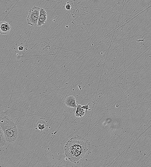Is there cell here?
I'll return each mask as SVG.
<instances>
[{"label": "cell", "instance_id": "1", "mask_svg": "<svg viewBox=\"0 0 151 167\" xmlns=\"http://www.w3.org/2000/svg\"><path fill=\"white\" fill-rule=\"evenodd\" d=\"M88 145L87 140L80 136L72 137L64 146V153L66 158L73 163H78L85 155Z\"/></svg>", "mask_w": 151, "mask_h": 167}, {"label": "cell", "instance_id": "2", "mask_svg": "<svg viewBox=\"0 0 151 167\" xmlns=\"http://www.w3.org/2000/svg\"><path fill=\"white\" fill-rule=\"evenodd\" d=\"M0 127L3 131L5 138L9 143H13L18 136L17 124L8 116L1 118Z\"/></svg>", "mask_w": 151, "mask_h": 167}, {"label": "cell", "instance_id": "3", "mask_svg": "<svg viewBox=\"0 0 151 167\" xmlns=\"http://www.w3.org/2000/svg\"><path fill=\"white\" fill-rule=\"evenodd\" d=\"M41 8L35 6L30 9L27 17L28 25L33 26H37Z\"/></svg>", "mask_w": 151, "mask_h": 167}, {"label": "cell", "instance_id": "4", "mask_svg": "<svg viewBox=\"0 0 151 167\" xmlns=\"http://www.w3.org/2000/svg\"><path fill=\"white\" fill-rule=\"evenodd\" d=\"M11 30V26L10 23L4 21L0 22V32L1 34L7 35L9 34Z\"/></svg>", "mask_w": 151, "mask_h": 167}, {"label": "cell", "instance_id": "5", "mask_svg": "<svg viewBox=\"0 0 151 167\" xmlns=\"http://www.w3.org/2000/svg\"><path fill=\"white\" fill-rule=\"evenodd\" d=\"M47 19V13L44 8H41L37 26L40 27L45 24Z\"/></svg>", "mask_w": 151, "mask_h": 167}, {"label": "cell", "instance_id": "6", "mask_svg": "<svg viewBox=\"0 0 151 167\" xmlns=\"http://www.w3.org/2000/svg\"><path fill=\"white\" fill-rule=\"evenodd\" d=\"M64 103L66 106L69 107L76 108L77 106L76 104V98L73 95H69L66 97Z\"/></svg>", "mask_w": 151, "mask_h": 167}, {"label": "cell", "instance_id": "7", "mask_svg": "<svg viewBox=\"0 0 151 167\" xmlns=\"http://www.w3.org/2000/svg\"><path fill=\"white\" fill-rule=\"evenodd\" d=\"M8 143L5 138L3 131L0 127V147H2Z\"/></svg>", "mask_w": 151, "mask_h": 167}, {"label": "cell", "instance_id": "8", "mask_svg": "<svg viewBox=\"0 0 151 167\" xmlns=\"http://www.w3.org/2000/svg\"><path fill=\"white\" fill-rule=\"evenodd\" d=\"M76 110L75 113V116L77 117H82L85 114L84 109L82 108V105H77Z\"/></svg>", "mask_w": 151, "mask_h": 167}, {"label": "cell", "instance_id": "9", "mask_svg": "<svg viewBox=\"0 0 151 167\" xmlns=\"http://www.w3.org/2000/svg\"><path fill=\"white\" fill-rule=\"evenodd\" d=\"M47 124L45 121L43 120L39 121L38 123V127L39 130L42 131L46 128Z\"/></svg>", "mask_w": 151, "mask_h": 167}, {"label": "cell", "instance_id": "10", "mask_svg": "<svg viewBox=\"0 0 151 167\" xmlns=\"http://www.w3.org/2000/svg\"><path fill=\"white\" fill-rule=\"evenodd\" d=\"M71 5L69 3V2L67 3L66 4V6H65V9L67 10H70L71 9Z\"/></svg>", "mask_w": 151, "mask_h": 167}, {"label": "cell", "instance_id": "11", "mask_svg": "<svg viewBox=\"0 0 151 167\" xmlns=\"http://www.w3.org/2000/svg\"><path fill=\"white\" fill-rule=\"evenodd\" d=\"M89 104H88L87 105H85V106H82V108L84 110H86V111L87 110H91V109H89Z\"/></svg>", "mask_w": 151, "mask_h": 167}, {"label": "cell", "instance_id": "12", "mask_svg": "<svg viewBox=\"0 0 151 167\" xmlns=\"http://www.w3.org/2000/svg\"><path fill=\"white\" fill-rule=\"evenodd\" d=\"M18 50L20 51H22L24 50V47L23 46H20L18 48Z\"/></svg>", "mask_w": 151, "mask_h": 167}]
</instances>
